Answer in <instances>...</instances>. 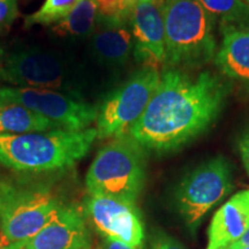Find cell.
<instances>
[{
	"mask_svg": "<svg viewBox=\"0 0 249 249\" xmlns=\"http://www.w3.org/2000/svg\"><path fill=\"white\" fill-rule=\"evenodd\" d=\"M226 95L225 83L209 71L197 76L179 70L165 71L127 135L144 150H174L209 128Z\"/></svg>",
	"mask_w": 249,
	"mask_h": 249,
	"instance_id": "obj_1",
	"label": "cell"
},
{
	"mask_svg": "<svg viewBox=\"0 0 249 249\" xmlns=\"http://www.w3.org/2000/svg\"><path fill=\"white\" fill-rule=\"evenodd\" d=\"M96 139V128L0 134V165L17 172L65 170L85 157Z\"/></svg>",
	"mask_w": 249,
	"mask_h": 249,
	"instance_id": "obj_2",
	"label": "cell"
},
{
	"mask_svg": "<svg viewBox=\"0 0 249 249\" xmlns=\"http://www.w3.org/2000/svg\"><path fill=\"white\" fill-rule=\"evenodd\" d=\"M165 64L197 66L213 58V18L197 0H165Z\"/></svg>",
	"mask_w": 249,
	"mask_h": 249,
	"instance_id": "obj_3",
	"label": "cell"
},
{
	"mask_svg": "<svg viewBox=\"0 0 249 249\" xmlns=\"http://www.w3.org/2000/svg\"><path fill=\"white\" fill-rule=\"evenodd\" d=\"M0 80L14 87L48 89L85 101L74 60L43 46H26L0 61Z\"/></svg>",
	"mask_w": 249,
	"mask_h": 249,
	"instance_id": "obj_4",
	"label": "cell"
},
{
	"mask_svg": "<svg viewBox=\"0 0 249 249\" xmlns=\"http://www.w3.org/2000/svg\"><path fill=\"white\" fill-rule=\"evenodd\" d=\"M145 181L144 149L128 135L103 147L86 177L89 195L135 203Z\"/></svg>",
	"mask_w": 249,
	"mask_h": 249,
	"instance_id": "obj_5",
	"label": "cell"
},
{
	"mask_svg": "<svg viewBox=\"0 0 249 249\" xmlns=\"http://www.w3.org/2000/svg\"><path fill=\"white\" fill-rule=\"evenodd\" d=\"M62 204L44 188H0V233L6 240L28 241L54 219Z\"/></svg>",
	"mask_w": 249,
	"mask_h": 249,
	"instance_id": "obj_6",
	"label": "cell"
},
{
	"mask_svg": "<svg viewBox=\"0 0 249 249\" xmlns=\"http://www.w3.org/2000/svg\"><path fill=\"white\" fill-rule=\"evenodd\" d=\"M160 80L157 68L145 66L112 91L98 107L97 139L127 135L147 107Z\"/></svg>",
	"mask_w": 249,
	"mask_h": 249,
	"instance_id": "obj_7",
	"label": "cell"
},
{
	"mask_svg": "<svg viewBox=\"0 0 249 249\" xmlns=\"http://www.w3.org/2000/svg\"><path fill=\"white\" fill-rule=\"evenodd\" d=\"M18 104L60 124L64 129L83 130L96 121L98 107L62 92L27 87H0V105Z\"/></svg>",
	"mask_w": 249,
	"mask_h": 249,
	"instance_id": "obj_8",
	"label": "cell"
},
{
	"mask_svg": "<svg viewBox=\"0 0 249 249\" xmlns=\"http://www.w3.org/2000/svg\"><path fill=\"white\" fill-rule=\"evenodd\" d=\"M231 189V166L225 158L216 157L186 176L177 191V205L185 222L194 229Z\"/></svg>",
	"mask_w": 249,
	"mask_h": 249,
	"instance_id": "obj_9",
	"label": "cell"
},
{
	"mask_svg": "<svg viewBox=\"0 0 249 249\" xmlns=\"http://www.w3.org/2000/svg\"><path fill=\"white\" fill-rule=\"evenodd\" d=\"M86 213L105 238L114 239L134 248H142L144 230L135 203L89 195L86 200Z\"/></svg>",
	"mask_w": 249,
	"mask_h": 249,
	"instance_id": "obj_10",
	"label": "cell"
},
{
	"mask_svg": "<svg viewBox=\"0 0 249 249\" xmlns=\"http://www.w3.org/2000/svg\"><path fill=\"white\" fill-rule=\"evenodd\" d=\"M165 0H139L130 17L134 53L147 66L156 67L165 62V27L163 6Z\"/></svg>",
	"mask_w": 249,
	"mask_h": 249,
	"instance_id": "obj_11",
	"label": "cell"
},
{
	"mask_svg": "<svg viewBox=\"0 0 249 249\" xmlns=\"http://www.w3.org/2000/svg\"><path fill=\"white\" fill-rule=\"evenodd\" d=\"M23 249H90V235L82 214L62 205L48 226L31 238Z\"/></svg>",
	"mask_w": 249,
	"mask_h": 249,
	"instance_id": "obj_12",
	"label": "cell"
},
{
	"mask_svg": "<svg viewBox=\"0 0 249 249\" xmlns=\"http://www.w3.org/2000/svg\"><path fill=\"white\" fill-rule=\"evenodd\" d=\"M128 23L97 20V26L89 38V52L99 65L121 67L134 51V39Z\"/></svg>",
	"mask_w": 249,
	"mask_h": 249,
	"instance_id": "obj_13",
	"label": "cell"
},
{
	"mask_svg": "<svg viewBox=\"0 0 249 249\" xmlns=\"http://www.w3.org/2000/svg\"><path fill=\"white\" fill-rule=\"evenodd\" d=\"M249 229V191L235 194L214 213L208 231V249L226 248Z\"/></svg>",
	"mask_w": 249,
	"mask_h": 249,
	"instance_id": "obj_14",
	"label": "cell"
},
{
	"mask_svg": "<svg viewBox=\"0 0 249 249\" xmlns=\"http://www.w3.org/2000/svg\"><path fill=\"white\" fill-rule=\"evenodd\" d=\"M223 24V43L216 55V65L224 75L249 85V27Z\"/></svg>",
	"mask_w": 249,
	"mask_h": 249,
	"instance_id": "obj_15",
	"label": "cell"
},
{
	"mask_svg": "<svg viewBox=\"0 0 249 249\" xmlns=\"http://www.w3.org/2000/svg\"><path fill=\"white\" fill-rule=\"evenodd\" d=\"M97 20L96 0H81L66 17L52 26L51 34L68 42L89 39L97 26Z\"/></svg>",
	"mask_w": 249,
	"mask_h": 249,
	"instance_id": "obj_16",
	"label": "cell"
},
{
	"mask_svg": "<svg viewBox=\"0 0 249 249\" xmlns=\"http://www.w3.org/2000/svg\"><path fill=\"white\" fill-rule=\"evenodd\" d=\"M64 129L60 124L18 104L0 105V134L21 135L28 133Z\"/></svg>",
	"mask_w": 249,
	"mask_h": 249,
	"instance_id": "obj_17",
	"label": "cell"
},
{
	"mask_svg": "<svg viewBox=\"0 0 249 249\" xmlns=\"http://www.w3.org/2000/svg\"><path fill=\"white\" fill-rule=\"evenodd\" d=\"M211 17L223 23L245 26L249 23V6L242 0H197Z\"/></svg>",
	"mask_w": 249,
	"mask_h": 249,
	"instance_id": "obj_18",
	"label": "cell"
},
{
	"mask_svg": "<svg viewBox=\"0 0 249 249\" xmlns=\"http://www.w3.org/2000/svg\"><path fill=\"white\" fill-rule=\"evenodd\" d=\"M81 0H45L38 11L30 14L24 20L26 28H30L36 24L48 26L57 23L64 18Z\"/></svg>",
	"mask_w": 249,
	"mask_h": 249,
	"instance_id": "obj_19",
	"label": "cell"
},
{
	"mask_svg": "<svg viewBox=\"0 0 249 249\" xmlns=\"http://www.w3.org/2000/svg\"><path fill=\"white\" fill-rule=\"evenodd\" d=\"M18 15L17 0H0V35L8 30Z\"/></svg>",
	"mask_w": 249,
	"mask_h": 249,
	"instance_id": "obj_20",
	"label": "cell"
},
{
	"mask_svg": "<svg viewBox=\"0 0 249 249\" xmlns=\"http://www.w3.org/2000/svg\"><path fill=\"white\" fill-rule=\"evenodd\" d=\"M150 249H186L179 240L165 233H157L152 239Z\"/></svg>",
	"mask_w": 249,
	"mask_h": 249,
	"instance_id": "obj_21",
	"label": "cell"
},
{
	"mask_svg": "<svg viewBox=\"0 0 249 249\" xmlns=\"http://www.w3.org/2000/svg\"><path fill=\"white\" fill-rule=\"evenodd\" d=\"M98 249H139L130 247V246L124 244V242L114 240L111 238H105Z\"/></svg>",
	"mask_w": 249,
	"mask_h": 249,
	"instance_id": "obj_22",
	"label": "cell"
},
{
	"mask_svg": "<svg viewBox=\"0 0 249 249\" xmlns=\"http://www.w3.org/2000/svg\"><path fill=\"white\" fill-rule=\"evenodd\" d=\"M240 151L246 170L249 173V133L246 134V136H244L240 141Z\"/></svg>",
	"mask_w": 249,
	"mask_h": 249,
	"instance_id": "obj_23",
	"label": "cell"
},
{
	"mask_svg": "<svg viewBox=\"0 0 249 249\" xmlns=\"http://www.w3.org/2000/svg\"><path fill=\"white\" fill-rule=\"evenodd\" d=\"M27 244V241H22V242H9L8 240L0 234V249H22L24 247V245Z\"/></svg>",
	"mask_w": 249,
	"mask_h": 249,
	"instance_id": "obj_24",
	"label": "cell"
},
{
	"mask_svg": "<svg viewBox=\"0 0 249 249\" xmlns=\"http://www.w3.org/2000/svg\"><path fill=\"white\" fill-rule=\"evenodd\" d=\"M249 246V229L247 230V232L245 233L244 235L241 236L240 239H239L238 241L234 242V244L229 246L230 249H239V248H242V247H247Z\"/></svg>",
	"mask_w": 249,
	"mask_h": 249,
	"instance_id": "obj_25",
	"label": "cell"
},
{
	"mask_svg": "<svg viewBox=\"0 0 249 249\" xmlns=\"http://www.w3.org/2000/svg\"><path fill=\"white\" fill-rule=\"evenodd\" d=\"M121 1L124 2V5L126 6L127 8L129 9V11H134V7H135V5L138 4L139 0H121Z\"/></svg>",
	"mask_w": 249,
	"mask_h": 249,
	"instance_id": "obj_26",
	"label": "cell"
},
{
	"mask_svg": "<svg viewBox=\"0 0 249 249\" xmlns=\"http://www.w3.org/2000/svg\"><path fill=\"white\" fill-rule=\"evenodd\" d=\"M242 1H244V2H246V4H247V5L249 6V0H242Z\"/></svg>",
	"mask_w": 249,
	"mask_h": 249,
	"instance_id": "obj_27",
	"label": "cell"
},
{
	"mask_svg": "<svg viewBox=\"0 0 249 249\" xmlns=\"http://www.w3.org/2000/svg\"><path fill=\"white\" fill-rule=\"evenodd\" d=\"M239 249H249V246H247V247H242V248H239Z\"/></svg>",
	"mask_w": 249,
	"mask_h": 249,
	"instance_id": "obj_28",
	"label": "cell"
},
{
	"mask_svg": "<svg viewBox=\"0 0 249 249\" xmlns=\"http://www.w3.org/2000/svg\"><path fill=\"white\" fill-rule=\"evenodd\" d=\"M220 249H230L229 247H226V248H220Z\"/></svg>",
	"mask_w": 249,
	"mask_h": 249,
	"instance_id": "obj_29",
	"label": "cell"
},
{
	"mask_svg": "<svg viewBox=\"0 0 249 249\" xmlns=\"http://www.w3.org/2000/svg\"><path fill=\"white\" fill-rule=\"evenodd\" d=\"M0 234H1V233H0Z\"/></svg>",
	"mask_w": 249,
	"mask_h": 249,
	"instance_id": "obj_30",
	"label": "cell"
},
{
	"mask_svg": "<svg viewBox=\"0 0 249 249\" xmlns=\"http://www.w3.org/2000/svg\"><path fill=\"white\" fill-rule=\"evenodd\" d=\"M22 249H23V248H22Z\"/></svg>",
	"mask_w": 249,
	"mask_h": 249,
	"instance_id": "obj_31",
	"label": "cell"
}]
</instances>
